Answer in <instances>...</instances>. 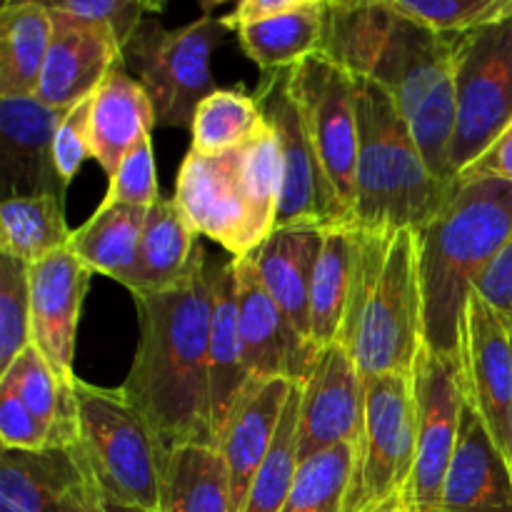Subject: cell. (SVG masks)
Wrapping results in <instances>:
<instances>
[{
	"label": "cell",
	"instance_id": "obj_1",
	"mask_svg": "<svg viewBox=\"0 0 512 512\" xmlns=\"http://www.w3.org/2000/svg\"><path fill=\"white\" fill-rule=\"evenodd\" d=\"M213 280L215 265L200 245L175 288L133 295L140 335L123 393L168 450L218 445L208 390Z\"/></svg>",
	"mask_w": 512,
	"mask_h": 512
},
{
	"label": "cell",
	"instance_id": "obj_2",
	"mask_svg": "<svg viewBox=\"0 0 512 512\" xmlns=\"http://www.w3.org/2000/svg\"><path fill=\"white\" fill-rule=\"evenodd\" d=\"M512 235V183L458 180L418 233L425 348L460 360L468 300Z\"/></svg>",
	"mask_w": 512,
	"mask_h": 512
},
{
	"label": "cell",
	"instance_id": "obj_3",
	"mask_svg": "<svg viewBox=\"0 0 512 512\" xmlns=\"http://www.w3.org/2000/svg\"><path fill=\"white\" fill-rule=\"evenodd\" d=\"M338 343L363 380L413 375L425 348L418 233L355 228L353 285Z\"/></svg>",
	"mask_w": 512,
	"mask_h": 512
},
{
	"label": "cell",
	"instance_id": "obj_4",
	"mask_svg": "<svg viewBox=\"0 0 512 512\" xmlns=\"http://www.w3.org/2000/svg\"><path fill=\"white\" fill-rule=\"evenodd\" d=\"M358 123L360 148L350 225L420 233L440 213L455 185L440 183L430 173L408 120L393 98L370 80H358Z\"/></svg>",
	"mask_w": 512,
	"mask_h": 512
},
{
	"label": "cell",
	"instance_id": "obj_5",
	"mask_svg": "<svg viewBox=\"0 0 512 512\" xmlns=\"http://www.w3.org/2000/svg\"><path fill=\"white\" fill-rule=\"evenodd\" d=\"M78 445L73 450L105 498L158 512L168 448L155 438L123 388H98L75 378Z\"/></svg>",
	"mask_w": 512,
	"mask_h": 512
},
{
	"label": "cell",
	"instance_id": "obj_6",
	"mask_svg": "<svg viewBox=\"0 0 512 512\" xmlns=\"http://www.w3.org/2000/svg\"><path fill=\"white\" fill-rule=\"evenodd\" d=\"M225 30L223 20L210 13L175 30L163 28L155 18L140 25L123 50V60L148 93L158 125L190 128L198 105L218 90L210 58L223 43Z\"/></svg>",
	"mask_w": 512,
	"mask_h": 512
},
{
	"label": "cell",
	"instance_id": "obj_7",
	"mask_svg": "<svg viewBox=\"0 0 512 512\" xmlns=\"http://www.w3.org/2000/svg\"><path fill=\"white\" fill-rule=\"evenodd\" d=\"M288 90L333 193L338 223H350L360 148L358 80L318 53L288 70Z\"/></svg>",
	"mask_w": 512,
	"mask_h": 512
},
{
	"label": "cell",
	"instance_id": "obj_8",
	"mask_svg": "<svg viewBox=\"0 0 512 512\" xmlns=\"http://www.w3.org/2000/svg\"><path fill=\"white\" fill-rule=\"evenodd\" d=\"M453 175L473 165L512 123V18L460 35L453 55Z\"/></svg>",
	"mask_w": 512,
	"mask_h": 512
},
{
	"label": "cell",
	"instance_id": "obj_9",
	"mask_svg": "<svg viewBox=\"0 0 512 512\" xmlns=\"http://www.w3.org/2000/svg\"><path fill=\"white\" fill-rule=\"evenodd\" d=\"M415 460L413 375L365 380V418L345 512H370L403 498Z\"/></svg>",
	"mask_w": 512,
	"mask_h": 512
},
{
	"label": "cell",
	"instance_id": "obj_10",
	"mask_svg": "<svg viewBox=\"0 0 512 512\" xmlns=\"http://www.w3.org/2000/svg\"><path fill=\"white\" fill-rule=\"evenodd\" d=\"M415 460L403 503L410 512H440L468 403L458 358L423 348L413 370Z\"/></svg>",
	"mask_w": 512,
	"mask_h": 512
},
{
	"label": "cell",
	"instance_id": "obj_11",
	"mask_svg": "<svg viewBox=\"0 0 512 512\" xmlns=\"http://www.w3.org/2000/svg\"><path fill=\"white\" fill-rule=\"evenodd\" d=\"M175 200L198 235L220 243L233 258L260 248L235 150L225 155L188 150L175 180Z\"/></svg>",
	"mask_w": 512,
	"mask_h": 512
},
{
	"label": "cell",
	"instance_id": "obj_12",
	"mask_svg": "<svg viewBox=\"0 0 512 512\" xmlns=\"http://www.w3.org/2000/svg\"><path fill=\"white\" fill-rule=\"evenodd\" d=\"M233 270L238 330L253 380L305 383L318 348L300 335L293 320L270 298L250 255L233 258Z\"/></svg>",
	"mask_w": 512,
	"mask_h": 512
},
{
	"label": "cell",
	"instance_id": "obj_13",
	"mask_svg": "<svg viewBox=\"0 0 512 512\" xmlns=\"http://www.w3.org/2000/svg\"><path fill=\"white\" fill-rule=\"evenodd\" d=\"M255 98L263 108L268 125L278 135L280 158H283V198H280L278 228L338 223L333 193L303 128L298 105L288 90V70L270 73Z\"/></svg>",
	"mask_w": 512,
	"mask_h": 512
},
{
	"label": "cell",
	"instance_id": "obj_14",
	"mask_svg": "<svg viewBox=\"0 0 512 512\" xmlns=\"http://www.w3.org/2000/svg\"><path fill=\"white\" fill-rule=\"evenodd\" d=\"M460 370L468 403L510 460L512 333L505 320L473 290L460 338Z\"/></svg>",
	"mask_w": 512,
	"mask_h": 512
},
{
	"label": "cell",
	"instance_id": "obj_15",
	"mask_svg": "<svg viewBox=\"0 0 512 512\" xmlns=\"http://www.w3.org/2000/svg\"><path fill=\"white\" fill-rule=\"evenodd\" d=\"M365 418V380L345 345L318 350L303 383L300 463L345 443H358Z\"/></svg>",
	"mask_w": 512,
	"mask_h": 512
},
{
	"label": "cell",
	"instance_id": "obj_16",
	"mask_svg": "<svg viewBox=\"0 0 512 512\" xmlns=\"http://www.w3.org/2000/svg\"><path fill=\"white\" fill-rule=\"evenodd\" d=\"M48 8L53 15V40L35 98L68 113L88 100L113 70L123 68V48L103 25L60 13L50 3Z\"/></svg>",
	"mask_w": 512,
	"mask_h": 512
},
{
	"label": "cell",
	"instance_id": "obj_17",
	"mask_svg": "<svg viewBox=\"0 0 512 512\" xmlns=\"http://www.w3.org/2000/svg\"><path fill=\"white\" fill-rule=\"evenodd\" d=\"M65 113L35 95L0 98V185L3 200L20 195H55L65 200L68 185L55 170L53 140Z\"/></svg>",
	"mask_w": 512,
	"mask_h": 512
},
{
	"label": "cell",
	"instance_id": "obj_18",
	"mask_svg": "<svg viewBox=\"0 0 512 512\" xmlns=\"http://www.w3.org/2000/svg\"><path fill=\"white\" fill-rule=\"evenodd\" d=\"M90 270L70 248L30 265V325L33 345L63 378H75V335L90 288Z\"/></svg>",
	"mask_w": 512,
	"mask_h": 512
},
{
	"label": "cell",
	"instance_id": "obj_19",
	"mask_svg": "<svg viewBox=\"0 0 512 512\" xmlns=\"http://www.w3.org/2000/svg\"><path fill=\"white\" fill-rule=\"evenodd\" d=\"M440 512H512V465L470 403L463 408Z\"/></svg>",
	"mask_w": 512,
	"mask_h": 512
},
{
	"label": "cell",
	"instance_id": "obj_20",
	"mask_svg": "<svg viewBox=\"0 0 512 512\" xmlns=\"http://www.w3.org/2000/svg\"><path fill=\"white\" fill-rule=\"evenodd\" d=\"M390 5V3H388ZM395 13V10H393ZM458 38L438 35L428 28L410 23L395 13L393 30L383 53L375 63L370 83L380 85L393 98L405 120L413 118L430 90L450 75Z\"/></svg>",
	"mask_w": 512,
	"mask_h": 512
},
{
	"label": "cell",
	"instance_id": "obj_21",
	"mask_svg": "<svg viewBox=\"0 0 512 512\" xmlns=\"http://www.w3.org/2000/svg\"><path fill=\"white\" fill-rule=\"evenodd\" d=\"M293 385L288 380H253L220 433L218 448L228 468L233 512L245 510L253 480L273 445Z\"/></svg>",
	"mask_w": 512,
	"mask_h": 512
},
{
	"label": "cell",
	"instance_id": "obj_22",
	"mask_svg": "<svg viewBox=\"0 0 512 512\" xmlns=\"http://www.w3.org/2000/svg\"><path fill=\"white\" fill-rule=\"evenodd\" d=\"M323 238L325 225H283L250 253L270 298L310 343V288Z\"/></svg>",
	"mask_w": 512,
	"mask_h": 512
},
{
	"label": "cell",
	"instance_id": "obj_23",
	"mask_svg": "<svg viewBox=\"0 0 512 512\" xmlns=\"http://www.w3.org/2000/svg\"><path fill=\"white\" fill-rule=\"evenodd\" d=\"M208 390H210V428L215 443L238 408L240 398L253 383L245 365L243 340L238 330V305H235V270L215 265L213 310H210V345H208Z\"/></svg>",
	"mask_w": 512,
	"mask_h": 512
},
{
	"label": "cell",
	"instance_id": "obj_24",
	"mask_svg": "<svg viewBox=\"0 0 512 512\" xmlns=\"http://www.w3.org/2000/svg\"><path fill=\"white\" fill-rule=\"evenodd\" d=\"M155 125L158 120L148 93L125 68L113 70L90 95V155L108 175L118 170L120 160L140 140L150 138Z\"/></svg>",
	"mask_w": 512,
	"mask_h": 512
},
{
	"label": "cell",
	"instance_id": "obj_25",
	"mask_svg": "<svg viewBox=\"0 0 512 512\" xmlns=\"http://www.w3.org/2000/svg\"><path fill=\"white\" fill-rule=\"evenodd\" d=\"M88 480L78 455L68 448H3L0 512H60L65 498Z\"/></svg>",
	"mask_w": 512,
	"mask_h": 512
},
{
	"label": "cell",
	"instance_id": "obj_26",
	"mask_svg": "<svg viewBox=\"0 0 512 512\" xmlns=\"http://www.w3.org/2000/svg\"><path fill=\"white\" fill-rule=\"evenodd\" d=\"M198 238V230L193 228L178 200L160 195L158 203L148 208L138 258L123 285L133 295L175 288L193 265L200 248Z\"/></svg>",
	"mask_w": 512,
	"mask_h": 512
},
{
	"label": "cell",
	"instance_id": "obj_27",
	"mask_svg": "<svg viewBox=\"0 0 512 512\" xmlns=\"http://www.w3.org/2000/svg\"><path fill=\"white\" fill-rule=\"evenodd\" d=\"M53 40L48 3L18 0L0 8V98L38 93Z\"/></svg>",
	"mask_w": 512,
	"mask_h": 512
},
{
	"label": "cell",
	"instance_id": "obj_28",
	"mask_svg": "<svg viewBox=\"0 0 512 512\" xmlns=\"http://www.w3.org/2000/svg\"><path fill=\"white\" fill-rule=\"evenodd\" d=\"M78 378V375H75ZM75 378H63L45 360L33 343L13 360L0 375V385L18 393L28 413L50 435L53 448L78 445V403H75Z\"/></svg>",
	"mask_w": 512,
	"mask_h": 512
},
{
	"label": "cell",
	"instance_id": "obj_29",
	"mask_svg": "<svg viewBox=\"0 0 512 512\" xmlns=\"http://www.w3.org/2000/svg\"><path fill=\"white\" fill-rule=\"evenodd\" d=\"M325 18H328V3L303 0L293 13L245 23L235 33L245 55L260 70L283 73L308 60L310 55L323 53Z\"/></svg>",
	"mask_w": 512,
	"mask_h": 512
},
{
	"label": "cell",
	"instance_id": "obj_30",
	"mask_svg": "<svg viewBox=\"0 0 512 512\" xmlns=\"http://www.w3.org/2000/svg\"><path fill=\"white\" fill-rule=\"evenodd\" d=\"M158 512H233L228 468L218 445L168 450Z\"/></svg>",
	"mask_w": 512,
	"mask_h": 512
},
{
	"label": "cell",
	"instance_id": "obj_31",
	"mask_svg": "<svg viewBox=\"0 0 512 512\" xmlns=\"http://www.w3.org/2000/svg\"><path fill=\"white\" fill-rule=\"evenodd\" d=\"M148 208L120 203H100L93 218L70 235V253L90 270L108 275L120 285L133 270L143 238Z\"/></svg>",
	"mask_w": 512,
	"mask_h": 512
},
{
	"label": "cell",
	"instance_id": "obj_32",
	"mask_svg": "<svg viewBox=\"0 0 512 512\" xmlns=\"http://www.w3.org/2000/svg\"><path fill=\"white\" fill-rule=\"evenodd\" d=\"M355 263V228L350 223L325 225L323 250L310 288V338L315 348L338 343L348 313Z\"/></svg>",
	"mask_w": 512,
	"mask_h": 512
},
{
	"label": "cell",
	"instance_id": "obj_33",
	"mask_svg": "<svg viewBox=\"0 0 512 512\" xmlns=\"http://www.w3.org/2000/svg\"><path fill=\"white\" fill-rule=\"evenodd\" d=\"M395 13L388 0L375 3H328L323 55L348 70L353 78L368 80L393 30Z\"/></svg>",
	"mask_w": 512,
	"mask_h": 512
},
{
	"label": "cell",
	"instance_id": "obj_34",
	"mask_svg": "<svg viewBox=\"0 0 512 512\" xmlns=\"http://www.w3.org/2000/svg\"><path fill=\"white\" fill-rule=\"evenodd\" d=\"M73 230L65 223V200L55 195H20L0 205V255L23 265L40 263L68 248Z\"/></svg>",
	"mask_w": 512,
	"mask_h": 512
},
{
	"label": "cell",
	"instance_id": "obj_35",
	"mask_svg": "<svg viewBox=\"0 0 512 512\" xmlns=\"http://www.w3.org/2000/svg\"><path fill=\"white\" fill-rule=\"evenodd\" d=\"M268 128L258 98L243 90H215L195 110L190 150L200 155H225L240 150Z\"/></svg>",
	"mask_w": 512,
	"mask_h": 512
},
{
	"label": "cell",
	"instance_id": "obj_36",
	"mask_svg": "<svg viewBox=\"0 0 512 512\" xmlns=\"http://www.w3.org/2000/svg\"><path fill=\"white\" fill-rule=\"evenodd\" d=\"M300 403H303V383H295L243 512L283 510L300 468Z\"/></svg>",
	"mask_w": 512,
	"mask_h": 512
},
{
	"label": "cell",
	"instance_id": "obj_37",
	"mask_svg": "<svg viewBox=\"0 0 512 512\" xmlns=\"http://www.w3.org/2000/svg\"><path fill=\"white\" fill-rule=\"evenodd\" d=\"M355 468V443L303 460L280 512H345Z\"/></svg>",
	"mask_w": 512,
	"mask_h": 512
},
{
	"label": "cell",
	"instance_id": "obj_38",
	"mask_svg": "<svg viewBox=\"0 0 512 512\" xmlns=\"http://www.w3.org/2000/svg\"><path fill=\"white\" fill-rule=\"evenodd\" d=\"M390 8L410 23L438 35L460 38L485 25L512 18V0H388Z\"/></svg>",
	"mask_w": 512,
	"mask_h": 512
},
{
	"label": "cell",
	"instance_id": "obj_39",
	"mask_svg": "<svg viewBox=\"0 0 512 512\" xmlns=\"http://www.w3.org/2000/svg\"><path fill=\"white\" fill-rule=\"evenodd\" d=\"M30 343V268L0 255V375Z\"/></svg>",
	"mask_w": 512,
	"mask_h": 512
},
{
	"label": "cell",
	"instance_id": "obj_40",
	"mask_svg": "<svg viewBox=\"0 0 512 512\" xmlns=\"http://www.w3.org/2000/svg\"><path fill=\"white\" fill-rule=\"evenodd\" d=\"M160 200L158 175H155L153 140L145 138L120 160L118 170L110 175L108 195L103 203L135 205V208H153Z\"/></svg>",
	"mask_w": 512,
	"mask_h": 512
},
{
	"label": "cell",
	"instance_id": "obj_41",
	"mask_svg": "<svg viewBox=\"0 0 512 512\" xmlns=\"http://www.w3.org/2000/svg\"><path fill=\"white\" fill-rule=\"evenodd\" d=\"M60 13L75 15L80 20H90L113 33L120 48H128L133 35L145 23L148 13L163 10L160 3H145V0H60L50 3Z\"/></svg>",
	"mask_w": 512,
	"mask_h": 512
},
{
	"label": "cell",
	"instance_id": "obj_42",
	"mask_svg": "<svg viewBox=\"0 0 512 512\" xmlns=\"http://www.w3.org/2000/svg\"><path fill=\"white\" fill-rule=\"evenodd\" d=\"M88 120H90V98L75 105L73 110L63 115L58 130H55L53 140V158L55 170H58L60 180L65 185L73 183L75 175L80 173L83 163L90 155V133H88Z\"/></svg>",
	"mask_w": 512,
	"mask_h": 512
},
{
	"label": "cell",
	"instance_id": "obj_43",
	"mask_svg": "<svg viewBox=\"0 0 512 512\" xmlns=\"http://www.w3.org/2000/svg\"><path fill=\"white\" fill-rule=\"evenodd\" d=\"M0 443L8 450L53 448L43 425L28 413L23 400L8 385H0Z\"/></svg>",
	"mask_w": 512,
	"mask_h": 512
},
{
	"label": "cell",
	"instance_id": "obj_44",
	"mask_svg": "<svg viewBox=\"0 0 512 512\" xmlns=\"http://www.w3.org/2000/svg\"><path fill=\"white\" fill-rule=\"evenodd\" d=\"M475 293L505 320L512 330V235L503 245L490 268L485 270L483 278L475 285Z\"/></svg>",
	"mask_w": 512,
	"mask_h": 512
},
{
	"label": "cell",
	"instance_id": "obj_45",
	"mask_svg": "<svg viewBox=\"0 0 512 512\" xmlns=\"http://www.w3.org/2000/svg\"><path fill=\"white\" fill-rule=\"evenodd\" d=\"M458 180H505L512 183V123L473 165L458 175Z\"/></svg>",
	"mask_w": 512,
	"mask_h": 512
},
{
	"label": "cell",
	"instance_id": "obj_46",
	"mask_svg": "<svg viewBox=\"0 0 512 512\" xmlns=\"http://www.w3.org/2000/svg\"><path fill=\"white\" fill-rule=\"evenodd\" d=\"M303 0H243L233 8V13L223 15V25L228 30H238L245 23H258V20L278 18V15L293 13Z\"/></svg>",
	"mask_w": 512,
	"mask_h": 512
},
{
	"label": "cell",
	"instance_id": "obj_47",
	"mask_svg": "<svg viewBox=\"0 0 512 512\" xmlns=\"http://www.w3.org/2000/svg\"><path fill=\"white\" fill-rule=\"evenodd\" d=\"M60 512H150V510L130 508V505L115 503V500L105 498V495L95 488L93 480H88V483L75 488L73 493L65 498Z\"/></svg>",
	"mask_w": 512,
	"mask_h": 512
},
{
	"label": "cell",
	"instance_id": "obj_48",
	"mask_svg": "<svg viewBox=\"0 0 512 512\" xmlns=\"http://www.w3.org/2000/svg\"><path fill=\"white\" fill-rule=\"evenodd\" d=\"M370 512H410V510H408V505L403 503V498H395V500H390V503L380 505V508H375Z\"/></svg>",
	"mask_w": 512,
	"mask_h": 512
},
{
	"label": "cell",
	"instance_id": "obj_49",
	"mask_svg": "<svg viewBox=\"0 0 512 512\" xmlns=\"http://www.w3.org/2000/svg\"><path fill=\"white\" fill-rule=\"evenodd\" d=\"M512 333V330H510ZM510 465H512V415H510Z\"/></svg>",
	"mask_w": 512,
	"mask_h": 512
}]
</instances>
